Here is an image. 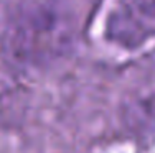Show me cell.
Here are the masks:
<instances>
[{"instance_id": "cell-2", "label": "cell", "mask_w": 155, "mask_h": 153, "mask_svg": "<svg viewBox=\"0 0 155 153\" xmlns=\"http://www.w3.org/2000/svg\"><path fill=\"white\" fill-rule=\"evenodd\" d=\"M124 122L129 129L147 132L155 129V87H143L135 92L122 109Z\"/></svg>"}, {"instance_id": "cell-1", "label": "cell", "mask_w": 155, "mask_h": 153, "mask_svg": "<svg viewBox=\"0 0 155 153\" xmlns=\"http://www.w3.org/2000/svg\"><path fill=\"white\" fill-rule=\"evenodd\" d=\"M71 43V25L64 12L46 0L28 2L8 30L7 48L18 63L36 64L64 53Z\"/></svg>"}]
</instances>
